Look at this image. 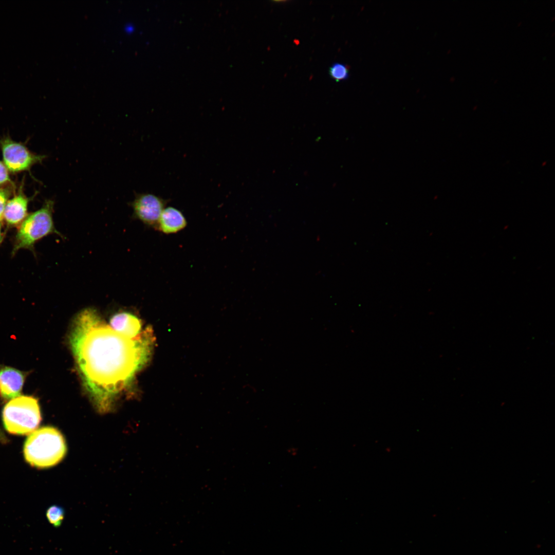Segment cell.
I'll use <instances>...</instances> for the list:
<instances>
[{
  "mask_svg": "<svg viewBox=\"0 0 555 555\" xmlns=\"http://www.w3.org/2000/svg\"><path fill=\"white\" fill-rule=\"evenodd\" d=\"M53 208L54 201L48 199L40 209L27 215L18 226L12 255L23 249L33 251L35 244L48 235L55 234L62 237L54 224Z\"/></svg>",
  "mask_w": 555,
  "mask_h": 555,
  "instance_id": "3957f363",
  "label": "cell"
},
{
  "mask_svg": "<svg viewBox=\"0 0 555 555\" xmlns=\"http://www.w3.org/2000/svg\"><path fill=\"white\" fill-rule=\"evenodd\" d=\"M5 429L15 435L30 434L41 421L40 405L32 396H20L10 400L2 413Z\"/></svg>",
  "mask_w": 555,
  "mask_h": 555,
  "instance_id": "277c9868",
  "label": "cell"
},
{
  "mask_svg": "<svg viewBox=\"0 0 555 555\" xmlns=\"http://www.w3.org/2000/svg\"><path fill=\"white\" fill-rule=\"evenodd\" d=\"M150 334L147 329L130 339L113 329L93 308L76 315L70 335L71 350L83 385L100 411L110 408L147 362Z\"/></svg>",
  "mask_w": 555,
  "mask_h": 555,
  "instance_id": "6da1fadb",
  "label": "cell"
},
{
  "mask_svg": "<svg viewBox=\"0 0 555 555\" xmlns=\"http://www.w3.org/2000/svg\"><path fill=\"white\" fill-rule=\"evenodd\" d=\"M109 326L116 332L130 339H136L142 332L140 319L129 312L122 311L115 313L110 319Z\"/></svg>",
  "mask_w": 555,
  "mask_h": 555,
  "instance_id": "ba28073f",
  "label": "cell"
},
{
  "mask_svg": "<svg viewBox=\"0 0 555 555\" xmlns=\"http://www.w3.org/2000/svg\"><path fill=\"white\" fill-rule=\"evenodd\" d=\"M25 376L23 373L10 367L0 371V394L5 399H14L21 394Z\"/></svg>",
  "mask_w": 555,
  "mask_h": 555,
  "instance_id": "52a82bcc",
  "label": "cell"
},
{
  "mask_svg": "<svg viewBox=\"0 0 555 555\" xmlns=\"http://www.w3.org/2000/svg\"><path fill=\"white\" fill-rule=\"evenodd\" d=\"M48 522L55 527L61 526L65 517V511L61 506L52 505L49 507L46 513Z\"/></svg>",
  "mask_w": 555,
  "mask_h": 555,
  "instance_id": "8fae6325",
  "label": "cell"
},
{
  "mask_svg": "<svg viewBox=\"0 0 555 555\" xmlns=\"http://www.w3.org/2000/svg\"><path fill=\"white\" fill-rule=\"evenodd\" d=\"M168 201L151 193L139 194L132 203L133 215L145 225L156 228Z\"/></svg>",
  "mask_w": 555,
  "mask_h": 555,
  "instance_id": "8992f818",
  "label": "cell"
},
{
  "mask_svg": "<svg viewBox=\"0 0 555 555\" xmlns=\"http://www.w3.org/2000/svg\"><path fill=\"white\" fill-rule=\"evenodd\" d=\"M1 146L4 164L14 173L28 170L45 157L44 155L33 154L24 145L8 137L1 141Z\"/></svg>",
  "mask_w": 555,
  "mask_h": 555,
  "instance_id": "5b68a950",
  "label": "cell"
},
{
  "mask_svg": "<svg viewBox=\"0 0 555 555\" xmlns=\"http://www.w3.org/2000/svg\"><path fill=\"white\" fill-rule=\"evenodd\" d=\"M8 193L3 189H0V220L3 219V214L6 205L8 201Z\"/></svg>",
  "mask_w": 555,
  "mask_h": 555,
  "instance_id": "5bb4252c",
  "label": "cell"
},
{
  "mask_svg": "<svg viewBox=\"0 0 555 555\" xmlns=\"http://www.w3.org/2000/svg\"><path fill=\"white\" fill-rule=\"evenodd\" d=\"M28 201V199L21 192L8 200L3 219L8 227L19 226L27 216Z\"/></svg>",
  "mask_w": 555,
  "mask_h": 555,
  "instance_id": "9c48e42d",
  "label": "cell"
},
{
  "mask_svg": "<svg viewBox=\"0 0 555 555\" xmlns=\"http://www.w3.org/2000/svg\"><path fill=\"white\" fill-rule=\"evenodd\" d=\"M187 226V219L180 210L167 207L163 209L156 229L165 234H171L178 233Z\"/></svg>",
  "mask_w": 555,
  "mask_h": 555,
  "instance_id": "30bf717a",
  "label": "cell"
},
{
  "mask_svg": "<svg viewBox=\"0 0 555 555\" xmlns=\"http://www.w3.org/2000/svg\"><path fill=\"white\" fill-rule=\"evenodd\" d=\"M11 182V180L9 176L7 168L0 161V185Z\"/></svg>",
  "mask_w": 555,
  "mask_h": 555,
  "instance_id": "4fadbf2b",
  "label": "cell"
},
{
  "mask_svg": "<svg viewBox=\"0 0 555 555\" xmlns=\"http://www.w3.org/2000/svg\"><path fill=\"white\" fill-rule=\"evenodd\" d=\"M125 29V30H126V31L127 32H132L133 31L134 27H133L132 25L131 26V25H127L126 26Z\"/></svg>",
  "mask_w": 555,
  "mask_h": 555,
  "instance_id": "e0dca14e",
  "label": "cell"
},
{
  "mask_svg": "<svg viewBox=\"0 0 555 555\" xmlns=\"http://www.w3.org/2000/svg\"><path fill=\"white\" fill-rule=\"evenodd\" d=\"M329 74L337 82L345 80L349 77V68L344 64L335 63L330 67Z\"/></svg>",
  "mask_w": 555,
  "mask_h": 555,
  "instance_id": "7c38bea8",
  "label": "cell"
},
{
  "mask_svg": "<svg viewBox=\"0 0 555 555\" xmlns=\"http://www.w3.org/2000/svg\"><path fill=\"white\" fill-rule=\"evenodd\" d=\"M26 461L31 466L47 468L58 464L66 452L65 439L52 427L35 430L26 439L24 446Z\"/></svg>",
  "mask_w": 555,
  "mask_h": 555,
  "instance_id": "7a4b0ae2",
  "label": "cell"
},
{
  "mask_svg": "<svg viewBox=\"0 0 555 555\" xmlns=\"http://www.w3.org/2000/svg\"><path fill=\"white\" fill-rule=\"evenodd\" d=\"M2 220H0V244L2 242L4 238V232L2 229Z\"/></svg>",
  "mask_w": 555,
  "mask_h": 555,
  "instance_id": "2e32d148",
  "label": "cell"
},
{
  "mask_svg": "<svg viewBox=\"0 0 555 555\" xmlns=\"http://www.w3.org/2000/svg\"><path fill=\"white\" fill-rule=\"evenodd\" d=\"M8 439L5 435L3 432L2 430L0 429V442L2 443H6Z\"/></svg>",
  "mask_w": 555,
  "mask_h": 555,
  "instance_id": "9a60e30c",
  "label": "cell"
}]
</instances>
